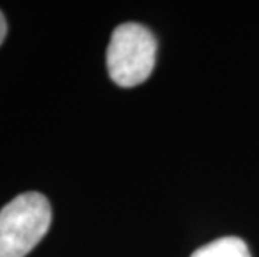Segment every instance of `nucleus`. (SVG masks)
Wrapping results in <instances>:
<instances>
[{"label": "nucleus", "mask_w": 259, "mask_h": 257, "mask_svg": "<svg viewBox=\"0 0 259 257\" xmlns=\"http://www.w3.org/2000/svg\"><path fill=\"white\" fill-rule=\"evenodd\" d=\"M5 35H7V22H5L4 14L0 12V45L5 40Z\"/></svg>", "instance_id": "obj_4"}, {"label": "nucleus", "mask_w": 259, "mask_h": 257, "mask_svg": "<svg viewBox=\"0 0 259 257\" xmlns=\"http://www.w3.org/2000/svg\"><path fill=\"white\" fill-rule=\"evenodd\" d=\"M191 257H251V252L242 239L221 237L202 245Z\"/></svg>", "instance_id": "obj_3"}, {"label": "nucleus", "mask_w": 259, "mask_h": 257, "mask_svg": "<svg viewBox=\"0 0 259 257\" xmlns=\"http://www.w3.org/2000/svg\"><path fill=\"white\" fill-rule=\"evenodd\" d=\"M156 37L147 27L125 22L112 32L107 47V70L120 87H136L151 75L156 65Z\"/></svg>", "instance_id": "obj_2"}, {"label": "nucleus", "mask_w": 259, "mask_h": 257, "mask_svg": "<svg viewBox=\"0 0 259 257\" xmlns=\"http://www.w3.org/2000/svg\"><path fill=\"white\" fill-rule=\"evenodd\" d=\"M52 209L38 192H24L0 211V257H25L51 227Z\"/></svg>", "instance_id": "obj_1"}]
</instances>
